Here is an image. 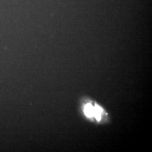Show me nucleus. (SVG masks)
I'll use <instances>...</instances> for the list:
<instances>
[{"label": "nucleus", "instance_id": "obj_1", "mask_svg": "<svg viewBox=\"0 0 152 152\" xmlns=\"http://www.w3.org/2000/svg\"><path fill=\"white\" fill-rule=\"evenodd\" d=\"M84 112L86 115L88 117L94 116V107L90 104H88L84 109Z\"/></svg>", "mask_w": 152, "mask_h": 152}, {"label": "nucleus", "instance_id": "obj_2", "mask_svg": "<svg viewBox=\"0 0 152 152\" xmlns=\"http://www.w3.org/2000/svg\"><path fill=\"white\" fill-rule=\"evenodd\" d=\"M102 111V109L99 106H96L95 107H94V116L98 121H100L101 119V114Z\"/></svg>", "mask_w": 152, "mask_h": 152}]
</instances>
